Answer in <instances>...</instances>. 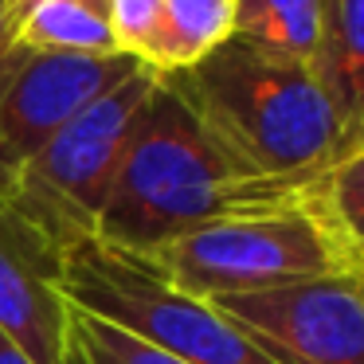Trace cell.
Here are the masks:
<instances>
[{
    "label": "cell",
    "instance_id": "6da1fadb",
    "mask_svg": "<svg viewBox=\"0 0 364 364\" xmlns=\"http://www.w3.org/2000/svg\"><path fill=\"white\" fill-rule=\"evenodd\" d=\"M309 184L251 176L161 75L129 129L95 239L126 255H149L200 223L286 204Z\"/></svg>",
    "mask_w": 364,
    "mask_h": 364
},
{
    "label": "cell",
    "instance_id": "7a4b0ae2",
    "mask_svg": "<svg viewBox=\"0 0 364 364\" xmlns=\"http://www.w3.org/2000/svg\"><path fill=\"white\" fill-rule=\"evenodd\" d=\"M165 82L251 176L309 184L341 153L345 126L306 59L228 36Z\"/></svg>",
    "mask_w": 364,
    "mask_h": 364
},
{
    "label": "cell",
    "instance_id": "3957f363",
    "mask_svg": "<svg viewBox=\"0 0 364 364\" xmlns=\"http://www.w3.org/2000/svg\"><path fill=\"white\" fill-rule=\"evenodd\" d=\"M157 79L161 71L141 63L118 87L87 102L0 192V215L51 270L71 247L95 239L129 129Z\"/></svg>",
    "mask_w": 364,
    "mask_h": 364
},
{
    "label": "cell",
    "instance_id": "277c9868",
    "mask_svg": "<svg viewBox=\"0 0 364 364\" xmlns=\"http://www.w3.org/2000/svg\"><path fill=\"white\" fill-rule=\"evenodd\" d=\"M137 259H145L176 290L204 301L364 267V255L348 247L317 204L314 184L286 204L200 223Z\"/></svg>",
    "mask_w": 364,
    "mask_h": 364
},
{
    "label": "cell",
    "instance_id": "5b68a950",
    "mask_svg": "<svg viewBox=\"0 0 364 364\" xmlns=\"http://www.w3.org/2000/svg\"><path fill=\"white\" fill-rule=\"evenodd\" d=\"M55 286L75 309L114 321L188 364H274L212 301L192 298L145 259L87 239L55 267Z\"/></svg>",
    "mask_w": 364,
    "mask_h": 364
},
{
    "label": "cell",
    "instance_id": "8992f818",
    "mask_svg": "<svg viewBox=\"0 0 364 364\" xmlns=\"http://www.w3.org/2000/svg\"><path fill=\"white\" fill-rule=\"evenodd\" d=\"M274 364H364V267L212 301Z\"/></svg>",
    "mask_w": 364,
    "mask_h": 364
},
{
    "label": "cell",
    "instance_id": "52a82bcc",
    "mask_svg": "<svg viewBox=\"0 0 364 364\" xmlns=\"http://www.w3.org/2000/svg\"><path fill=\"white\" fill-rule=\"evenodd\" d=\"M134 55H43L0 48V192L87 102L134 75Z\"/></svg>",
    "mask_w": 364,
    "mask_h": 364
},
{
    "label": "cell",
    "instance_id": "ba28073f",
    "mask_svg": "<svg viewBox=\"0 0 364 364\" xmlns=\"http://www.w3.org/2000/svg\"><path fill=\"white\" fill-rule=\"evenodd\" d=\"M71 306L55 286V270L0 215V333L32 364H67Z\"/></svg>",
    "mask_w": 364,
    "mask_h": 364
},
{
    "label": "cell",
    "instance_id": "9c48e42d",
    "mask_svg": "<svg viewBox=\"0 0 364 364\" xmlns=\"http://www.w3.org/2000/svg\"><path fill=\"white\" fill-rule=\"evenodd\" d=\"M9 43L43 55H126L90 0H9Z\"/></svg>",
    "mask_w": 364,
    "mask_h": 364
},
{
    "label": "cell",
    "instance_id": "30bf717a",
    "mask_svg": "<svg viewBox=\"0 0 364 364\" xmlns=\"http://www.w3.org/2000/svg\"><path fill=\"white\" fill-rule=\"evenodd\" d=\"M314 71L348 129L364 106V0H321Z\"/></svg>",
    "mask_w": 364,
    "mask_h": 364
},
{
    "label": "cell",
    "instance_id": "8fae6325",
    "mask_svg": "<svg viewBox=\"0 0 364 364\" xmlns=\"http://www.w3.org/2000/svg\"><path fill=\"white\" fill-rule=\"evenodd\" d=\"M231 36L274 55L314 63L321 0H231Z\"/></svg>",
    "mask_w": 364,
    "mask_h": 364
},
{
    "label": "cell",
    "instance_id": "7c38bea8",
    "mask_svg": "<svg viewBox=\"0 0 364 364\" xmlns=\"http://www.w3.org/2000/svg\"><path fill=\"white\" fill-rule=\"evenodd\" d=\"M231 36V0H165L149 67L161 75L200 63Z\"/></svg>",
    "mask_w": 364,
    "mask_h": 364
},
{
    "label": "cell",
    "instance_id": "4fadbf2b",
    "mask_svg": "<svg viewBox=\"0 0 364 364\" xmlns=\"http://www.w3.org/2000/svg\"><path fill=\"white\" fill-rule=\"evenodd\" d=\"M71 306V301H67ZM67 364H188L181 356L165 353V348L149 345V341L134 337L129 329L102 317L87 314V309L71 306V325H67Z\"/></svg>",
    "mask_w": 364,
    "mask_h": 364
},
{
    "label": "cell",
    "instance_id": "5bb4252c",
    "mask_svg": "<svg viewBox=\"0 0 364 364\" xmlns=\"http://www.w3.org/2000/svg\"><path fill=\"white\" fill-rule=\"evenodd\" d=\"M314 196L356 255H364V149H345L314 181Z\"/></svg>",
    "mask_w": 364,
    "mask_h": 364
},
{
    "label": "cell",
    "instance_id": "9a60e30c",
    "mask_svg": "<svg viewBox=\"0 0 364 364\" xmlns=\"http://www.w3.org/2000/svg\"><path fill=\"white\" fill-rule=\"evenodd\" d=\"M161 9H165V0H106V20L114 28L118 48L141 59L145 67H149L153 43L161 32Z\"/></svg>",
    "mask_w": 364,
    "mask_h": 364
},
{
    "label": "cell",
    "instance_id": "2e32d148",
    "mask_svg": "<svg viewBox=\"0 0 364 364\" xmlns=\"http://www.w3.org/2000/svg\"><path fill=\"white\" fill-rule=\"evenodd\" d=\"M345 149H364V106H360V114H356V122L345 129V141H341V153ZM337 153V157H341Z\"/></svg>",
    "mask_w": 364,
    "mask_h": 364
},
{
    "label": "cell",
    "instance_id": "e0dca14e",
    "mask_svg": "<svg viewBox=\"0 0 364 364\" xmlns=\"http://www.w3.org/2000/svg\"><path fill=\"white\" fill-rule=\"evenodd\" d=\"M0 364H32V360H28V356L20 353V348L12 345V341L4 337V333H0Z\"/></svg>",
    "mask_w": 364,
    "mask_h": 364
},
{
    "label": "cell",
    "instance_id": "ac0fdd59",
    "mask_svg": "<svg viewBox=\"0 0 364 364\" xmlns=\"http://www.w3.org/2000/svg\"><path fill=\"white\" fill-rule=\"evenodd\" d=\"M9 43V0H0V48Z\"/></svg>",
    "mask_w": 364,
    "mask_h": 364
},
{
    "label": "cell",
    "instance_id": "d6986e66",
    "mask_svg": "<svg viewBox=\"0 0 364 364\" xmlns=\"http://www.w3.org/2000/svg\"><path fill=\"white\" fill-rule=\"evenodd\" d=\"M90 4H95V9H98V12H102V16H106V0H90Z\"/></svg>",
    "mask_w": 364,
    "mask_h": 364
}]
</instances>
